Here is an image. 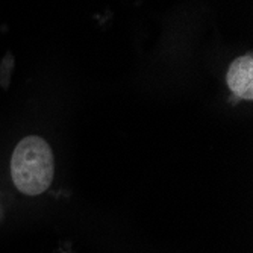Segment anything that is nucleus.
Returning <instances> with one entry per match:
<instances>
[{
	"instance_id": "f257e3e1",
	"label": "nucleus",
	"mask_w": 253,
	"mask_h": 253,
	"mask_svg": "<svg viewBox=\"0 0 253 253\" xmlns=\"http://www.w3.org/2000/svg\"><path fill=\"white\" fill-rule=\"evenodd\" d=\"M15 187L28 196H38L50 187L53 179V155L42 138L28 136L15 147L11 159Z\"/></svg>"
},
{
	"instance_id": "f03ea898",
	"label": "nucleus",
	"mask_w": 253,
	"mask_h": 253,
	"mask_svg": "<svg viewBox=\"0 0 253 253\" xmlns=\"http://www.w3.org/2000/svg\"><path fill=\"white\" fill-rule=\"evenodd\" d=\"M227 86L232 93L246 100L253 99V56L244 55L237 58L227 70Z\"/></svg>"
}]
</instances>
